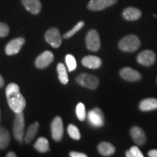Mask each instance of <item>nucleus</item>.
Returning a JSON list of instances; mask_svg holds the SVG:
<instances>
[{"instance_id":"nucleus-1","label":"nucleus","mask_w":157,"mask_h":157,"mask_svg":"<svg viewBox=\"0 0 157 157\" xmlns=\"http://www.w3.org/2000/svg\"><path fill=\"white\" fill-rule=\"evenodd\" d=\"M6 96L10 108L13 112H23L25 107V100L20 92L17 84L10 83L6 88Z\"/></svg>"},{"instance_id":"nucleus-2","label":"nucleus","mask_w":157,"mask_h":157,"mask_svg":"<svg viewBox=\"0 0 157 157\" xmlns=\"http://www.w3.org/2000/svg\"><path fill=\"white\" fill-rule=\"evenodd\" d=\"M140 47V40L135 35H127L119 41V48L121 51L132 52L138 50Z\"/></svg>"},{"instance_id":"nucleus-3","label":"nucleus","mask_w":157,"mask_h":157,"mask_svg":"<svg viewBox=\"0 0 157 157\" xmlns=\"http://www.w3.org/2000/svg\"><path fill=\"white\" fill-rule=\"evenodd\" d=\"M24 115L23 112L15 113L14 123H13V135L15 138L20 143H22L24 135Z\"/></svg>"},{"instance_id":"nucleus-4","label":"nucleus","mask_w":157,"mask_h":157,"mask_svg":"<svg viewBox=\"0 0 157 157\" xmlns=\"http://www.w3.org/2000/svg\"><path fill=\"white\" fill-rule=\"evenodd\" d=\"M76 80L79 85L90 90H95L99 84V78L97 76L86 73L79 74Z\"/></svg>"},{"instance_id":"nucleus-5","label":"nucleus","mask_w":157,"mask_h":157,"mask_svg":"<svg viewBox=\"0 0 157 157\" xmlns=\"http://www.w3.org/2000/svg\"><path fill=\"white\" fill-rule=\"evenodd\" d=\"M86 46L90 51L97 52L101 48V39L98 31L95 29L89 31L86 36Z\"/></svg>"},{"instance_id":"nucleus-6","label":"nucleus","mask_w":157,"mask_h":157,"mask_svg":"<svg viewBox=\"0 0 157 157\" xmlns=\"http://www.w3.org/2000/svg\"><path fill=\"white\" fill-rule=\"evenodd\" d=\"M87 120L94 127H103L105 122V117L103 111L98 108L90 111L87 113Z\"/></svg>"},{"instance_id":"nucleus-7","label":"nucleus","mask_w":157,"mask_h":157,"mask_svg":"<svg viewBox=\"0 0 157 157\" xmlns=\"http://www.w3.org/2000/svg\"><path fill=\"white\" fill-rule=\"evenodd\" d=\"M46 42L52 48H58L62 43V37L58 29L52 28L47 31L44 35Z\"/></svg>"},{"instance_id":"nucleus-8","label":"nucleus","mask_w":157,"mask_h":157,"mask_svg":"<svg viewBox=\"0 0 157 157\" xmlns=\"http://www.w3.org/2000/svg\"><path fill=\"white\" fill-rule=\"evenodd\" d=\"M51 134L52 138L57 142L61 140L63 135V124L60 117H57L52 121L51 124Z\"/></svg>"},{"instance_id":"nucleus-9","label":"nucleus","mask_w":157,"mask_h":157,"mask_svg":"<svg viewBox=\"0 0 157 157\" xmlns=\"http://www.w3.org/2000/svg\"><path fill=\"white\" fill-rule=\"evenodd\" d=\"M117 0H90L87 8L92 11H101L114 5Z\"/></svg>"},{"instance_id":"nucleus-10","label":"nucleus","mask_w":157,"mask_h":157,"mask_svg":"<svg viewBox=\"0 0 157 157\" xmlns=\"http://www.w3.org/2000/svg\"><path fill=\"white\" fill-rule=\"evenodd\" d=\"M137 60L143 66H151L156 61V55L151 50H144L137 56Z\"/></svg>"},{"instance_id":"nucleus-11","label":"nucleus","mask_w":157,"mask_h":157,"mask_svg":"<svg viewBox=\"0 0 157 157\" xmlns=\"http://www.w3.org/2000/svg\"><path fill=\"white\" fill-rule=\"evenodd\" d=\"M25 43V39L22 37H19L13 39L7 44L5 48V52L7 56H13L18 53L21 48Z\"/></svg>"},{"instance_id":"nucleus-12","label":"nucleus","mask_w":157,"mask_h":157,"mask_svg":"<svg viewBox=\"0 0 157 157\" xmlns=\"http://www.w3.org/2000/svg\"><path fill=\"white\" fill-rule=\"evenodd\" d=\"M54 60V55L50 51H45L37 57L35 65L38 68H45L50 66Z\"/></svg>"},{"instance_id":"nucleus-13","label":"nucleus","mask_w":157,"mask_h":157,"mask_svg":"<svg viewBox=\"0 0 157 157\" xmlns=\"http://www.w3.org/2000/svg\"><path fill=\"white\" fill-rule=\"evenodd\" d=\"M120 76L123 79L128 82H137L141 79V74L130 67H124L120 71Z\"/></svg>"},{"instance_id":"nucleus-14","label":"nucleus","mask_w":157,"mask_h":157,"mask_svg":"<svg viewBox=\"0 0 157 157\" xmlns=\"http://www.w3.org/2000/svg\"><path fill=\"white\" fill-rule=\"evenodd\" d=\"M130 135L137 146H143L146 142V135L139 127H133L130 129Z\"/></svg>"},{"instance_id":"nucleus-15","label":"nucleus","mask_w":157,"mask_h":157,"mask_svg":"<svg viewBox=\"0 0 157 157\" xmlns=\"http://www.w3.org/2000/svg\"><path fill=\"white\" fill-rule=\"evenodd\" d=\"M82 63L86 68L90 69H97L101 66L102 60L97 56H87L82 59Z\"/></svg>"},{"instance_id":"nucleus-16","label":"nucleus","mask_w":157,"mask_h":157,"mask_svg":"<svg viewBox=\"0 0 157 157\" xmlns=\"http://www.w3.org/2000/svg\"><path fill=\"white\" fill-rule=\"evenodd\" d=\"M141 15H142V13L140 10L132 7H127L126 9L124 10L122 13V17L124 19L129 21H137L140 18Z\"/></svg>"},{"instance_id":"nucleus-17","label":"nucleus","mask_w":157,"mask_h":157,"mask_svg":"<svg viewBox=\"0 0 157 157\" xmlns=\"http://www.w3.org/2000/svg\"><path fill=\"white\" fill-rule=\"evenodd\" d=\"M22 4L27 10L34 15L40 13L42 9V4L39 0H21Z\"/></svg>"},{"instance_id":"nucleus-18","label":"nucleus","mask_w":157,"mask_h":157,"mask_svg":"<svg viewBox=\"0 0 157 157\" xmlns=\"http://www.w3.org/2000/svg\"><path fill=\"white\" fill-rule=\"evenodd\" d=\"M98 151L103 156H112L116 151L115 147L109 142H101L98 146Z\"/></svg>"},{"instance_id":"nucleus-19","label":"nucleus","mask_w":157,"mask_h":157,"mask_svg":"<svg viewBox=\"0 0 157 157\" xmlns=\"http://www.w3.org/2000/svg\"><path fill=\"white\" fill-rule=\"evenodd\" d=\"M140 110L142 111H151L157 109V99L147 98L143 100L139 105Z\"/></svg>"},{"instance_id":"nucleus-20","label":"nucleus","mask_w":157,"mask_h":157,"mask_svg":"<svg viewBox=\"0 0 157 157\" xmlns=\"http://www.w3.org/2000/svg\"><path fill=\"white\" fill-rule=\"evenodd\" d=\"M34 148L40 153H46L50 150L48 140L45 137H41L37 139L34 145Z\"/></svg>"},{"instance_id":"nucleus-21","label":"nucleus","mask_w":157,"mask_h":157,"mask_svg":"<svg viewBox=\"0 0 157 157\" xmlns=\"http://www.w3.org/2000/svg\"><path fill=\"white\" fill-rule=\"evenodd\" d=\"M39 126V123L35 122L31 124L30 127L27 129L26 134H25V140L27 143H30L31 141L34 140V137H36L37 132H38Z\"/></svg>"},{"instance_id":"nucleus-22","label":"nucleus","mask_w":157,"mask_h":157,"mask_svg":"<svg viewBox=\"0 0 157 157\" xmlns=\"http://www.w3.org/2000/svg\"><path fill=\"white\" fill-rule=\"evenodd\" d=\"M10 142V137L7 129L0 127V148L5 149L9 146Z\"/></svg>"},{"instance_id":"nucleus-23","label":"nucleus","mask_w":157,"mask_h":157,"mask_svg":"<svg viewBox=\"0 0 157 157\" xmlns=\"http://www.w3.org/2000/svg\"><path fill=\"white\" fill-rule=\"evenodd\" d=\"M57 71L58 73V78L60 82L63 84H66L68 82V76L67 74V70L65 66L61 63L58 64L57 66Z\"/></svg>"},{"instance_id":"nucleus-24","label":"nucleus","mask_w":157,"mask_h":157,"mask_svg":"<svg viewBox=\"0 0 157 157\" xmlns=\"http://www.w3.org/2000/svg\"><path fill=\"white\" fill-rule=\"evenodd\" d=\"M68 134L72 139L76 140H78L81 138V134H80L79 130L74 124H69L68 127Z\"/></svg>"},{"instance_id":"nucleus-25","label":"nucleus","mask_w":157,"mask_h":157,"mask_svg":"<svg viewBox=\"0 0 157 157\" xmlns=\"http://www.w3.org/2000/svg\"><path fill=\"white\" fill-rule=\"evenodd\" d=\"M76 117L79 121H84L86 119L87 114H86L85 106L82 103H79L77 104L76 108Z\"/></svg>"},{"instance_id":"nucleus-26","label":"nucleus","mask_w":157,"mask_h":157,"mask_svg":"<svg viewBox=\"0 0 157 157\" xmlns=\"http://www.w3.org/2000/svg\"><path fill=\"white\" fill-rule=\"evenodd\" d=\"M84 25V23L83 22V21H79L77 24L74 25L73 29H71L70 31H68V32H66V34L63 35V38H65V39L71 38V37L73 36L74 34H76L78 31L81 30V29L83 28Z\"/></svg>"},{"instance_id":"nucleus-27","label":"nucleus","mask_w":157,"mask_h":157,"mask_svg":"<svg viewBox=\"0 0 157 157\" xmlns=\"http://www.w3.org/2000/svg\"><path fill=\"white\" fill-rule=\"evenodd\" d=\"M66 66H67L68 70L70 72L75 70L76 68V66H77L75 58L71 54H68L66 56Z\"/></svg>"},{"instance_id":"nucleus-28","label":"nucleus","mask_w":157,"mask_h":157,"mask_svg":"<svg viewBox=\"0 0 157 157\" xmlns=\"http://www.w3.org/2000/svg\"><path fill=\"white\" fill-rule=\"evenodd\" d=\"M10 33V28L6 23L0 22V37L7 36Z\"/></svg>"},{"instance_id":"nucleus-29","label":"nucleus","mask_w":157,"mask_h":157,"mask_svg":"<svg viewBox=\"0 0 157 157\" xmlns=\"http://www.w3.org/2000/svg\"><path fill=\"white\" fill-rule=\"evenodd\" d=\"M132 157H143V153L137 146H132L129 148Z\"/></svg>"},{"instance_id":"nucleus-30","label":"nucleus","mask_w":157,"mask_h":157,"mask_svg":"<svg viewBox=\"0 0 157 157\" xmlns=\"http://www.w3.org/2000/svg\"><path fill=\"white\" fill-rule=\"evenodd\" d=\"M69 156L71 157H87V154H83V153L80 152H76V151H71L70 152Z\"/></svg>"},{"instance_id":"nucleus-31","label":"nucleus","mask_w":157,"mask_h":157,"mask_svg":"<svg viewBox=\"0 0 157 157\" xmlns=\"http://www.w3.org/2000/svg\"><path fill=\"white\" fill-rule=\"evenodd\" d=\"M148 156L150 157H157V149H153V150L149 151Z\"/></svg>"},{"instance_id":"nucleus-32","label":"nucleus","mask_w":157,"mask_h":157,"mask_svg":"<svg viewBox=\"0 0 157 157\" xmlns=\"http://www.w3.org/2000/svg\"><path fill=\"white\" fill-rule=\"evenodd\" d=\"M17 155L15 154L14 152H9L7 154V157H16Z\"/></svg>"},{"instance_id":"nucleus-33","label":"nucleus","mask_w":157,"mask_h":157,"mask_svg":"<svg viewBox=\"0 0 157 157\" xmlns=\"http://www.w3.org/2000/svg\"><path fill=\"white\" fill-rule=\"evenodd\" d=\"M4 84H5V82H4V79H3L2 76L0 75V87H3Z\"/></svg>"}]
</instances>
